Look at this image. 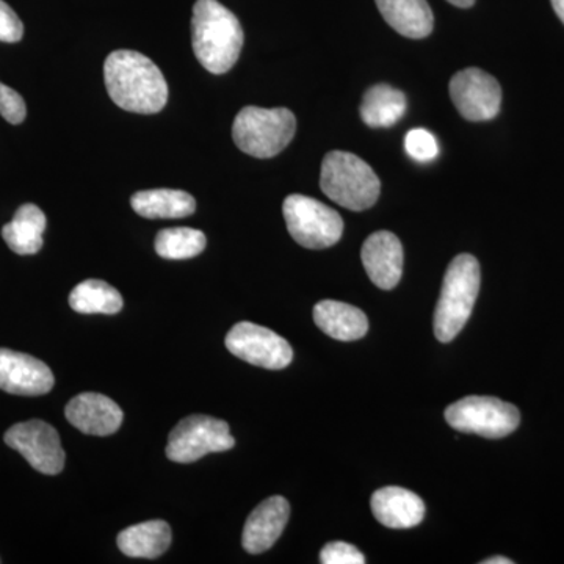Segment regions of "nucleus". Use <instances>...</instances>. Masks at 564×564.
I'll return each instance as SVG.
<instances>
[{
    "label": "nucleus",
    "instance_id": "1",
    "mask_svg": "<svg viewBox=\"0 0 564 564\" xmlns=\"http://www.w3.org/2000/svg\"><path fill=\"white\" fill-rule=\"evenodd\" d=\"M104 80L111 101L122 110L154 115L169 102V84L162 70L140 52H111L104 63Z\"/></svg>",
    "mask_w": 564,
    "mask_h": 564
},
{
    "label": "nucleus",
    "instance_id": "2",
    "mask_svg": "<svg viewBox=\"0 0 564 564\" xmlns=\"http://www.w3.org/2000/svg\"><path fill=\"white\" fill-rule=\"evenodd\" d=\"M243 29L231 10L218 0H196L192 17L195 57L212 74H225L239 61Z\"/></svg>",
    "mask_w": 564,
    "mask_h": 564
},
{
    "label": "nucleus",
    "instance_id": "3",
    "mask_svg": "<svg viewBox=\"0 0 564 564\" xmlns=\"http://www.w3.org/2000/svg\"><path fill=\"white\" fill-rule=\"evenodd\" d=\"M480 281V263L474 256H456L448 265L434 313V334L440 343H452L462 333L477 302Z\"/></svg>",
    "mask_w": 564,
    "mask_h": 564
},
{
    "label": "nucleus",
    "instance_id": "4",
    "mask_svg": "<svg viewBox=\"0 0 564 564\" xmlns=\"http://www.w3.org/2000/svg\"><path fill=\"white\" fill-rule=\"evenodd\" d=\"M321 187L345 209H370L380 198L381 182L369 163L345 151H332L322 163Z\"/></svg>",
    "mask_w": 564,
    "mask_h": 564
},
{
    "label": "nucleus",
    "instance_id": "5",
    "mask_svg": "<svg viewBox=\"0 0 564 564\" xmlns=\"http://www.w3.org/2000/svg\"><path fill=\"white\" fill-rule=\"evenodd\" d=\"M296 118L291 110L245 107L232 124V139L240 151L256 159H272L291 144Z\"/></svg>",
    "mask_w": 564,
    "mask_h": 564
},
{
    "label": "nucleus",
    "instance_id": "6",
    "mask_svg": "<svg viewBox=\"0 0 564 564\" xmlns=\"http://www.w3.org/2000/svg\"><path fill=\"white\" fill-rule=\"evenodd\" d=\"M282 212L293 240L304 248L325 250L343 237V217L332 207L310 196H288L282 204Z\"/></svg>",
    "mask_w": 564,
    "mask_h": 564
},
{
    "label": "nucleus",
    "instance_id": "7",
    "mask_svg": "<svg viewBox=\"0 0 564 564\" xmlns=\"http://www.w3.org/2000/svg\"><path fill=\"white\" fill-rule=\"evenodd\" d=\"M445 421L459 433L480 434L489 440L508 436L521 423L514 404L494 397H466L445 410Z\"/></svg>",
    "mask_w": 564,
    "mask_h": 564
},
{
    "label": "nucleus",
    "instance_id": "8",
    "mask_svg": "<svg viewBox=\"0 0 564 564\" xmlns=\"http://www.w3.org/2000/svg\"><path fill=\"white\" fill-rule=\"evenodd\" d=\"M236 440L229 433V425L209 415H191L174 426L170 433L166 456L174 463L198 462L203 456L231 451Z\"/></svg>",
    "mask_w": 564,
    "mask_h": 564
},
{
    "label": "nucleus",
    "instance_id": "9",
    "mask_svg": "<svg viewBox=\"0 0 564 564\" xmlns=\"http://www.w3.org/2000/svg\"><path fill=\"white\" fill-rule=\"evenodd\" d=\"M225 343L234 356L262 369H285L293 359L291 344L284 337L251 322L232 326Z\"/></svg>",
    "mask_w": 564,
    "mask_h": 564
},
{
    "label": "nucleus",
    "instance_id": "10",
    "mask_svg": "<svg viewBox=\"0 0 564 564\" xmlns=\"http://www.w3.org/2000/svg\"><path fill=\"white\" fill-rule=\"evenodd\" d=\"M448 90L456 110L466 120L489 121L499 115L502 106V88L496 77L484 69L459 70L452 77Z\"/></svg>",
    "mask_w": 564,
    "mask_h": 564
},
{
    "label": "nucleus",
    "instance_id": "11",
    "mask_svg": "<svg viewBox=\"0 0 564 564\" xmlns=\"http://www.w3.org/2000/svg\"><path fill=\"white\" fill-rule=\"evenodd\" d=\"M9 447L20 452L33 469L57 475L65 467V451L57 430L43 421L17 423L6 433Z\"/></svg>",
    "mask_w": 564,
    "mask_h": 564
},
{
    "label": "nucleus",
    "instance_id": "12",
    "mask_svg": "<svg viewBox=\"0 0 564 564\" xmlns=\"http://www.w3.org/2000/svg\"><path fill=\"white\" fill-rule=\"evenodd\" d=\"M50 367L31 355L0 348V389L13 395H44L54 388Z\"/></svg>",
    "mask_w": 564,
    "mask_h": 564
},
{
    "label": "nucleus",
    "instance_id": "13",
    "mask_svg": "<svg viewBox=\"0 0 564 564\" xmlns=\"http://www.w3.org/2000/svg\"><path fill=\"white\" fill-rule=\"evenodd\" d=\"M361 259L370 281L383 291H392L403 273V247L389 231L372 234L362 245Z\"/></svg>",
    "mask_w": 564,
    "mask_h": 564
},
{
    "label": "nucleus",
    "instance_id": "14",
    "mask_svg": "<svg viewBox=\"0 0 564 564\" xmlns=\"http://www.w3.org/2000/svg\"><path fill=\"white\" fill-rule=\"evenodd\" d=\"M65 415L74 429L93 436H109L120 430L122 410L102 393L85 392L74 397L65 408Z\"/></svg>",
    "mask_w": 564,
    "mask_h": 564
},
{
    "label": "nucleus",
    "instance_id": "15",
    "mask_svg": "<svg viewBox=\"0 0 564 564\" xmlns=\"http://www.w3.org/2000/svg\"><path fill=\"white\" fill-rule=\"evenodd\" d=\"M291 516V505L281 496L263 500L247 519L242 544L248 554L258 555L269 551L278 540Z\"/></svg>",
    "mask_w": 564,
    "mask_h": 564
},
{
    "label": "nucleus",
    "instance_id": "16",
    "mask_svg": "<svg viewBox=\"0 0 564 564\" xmlns=\"http://www.w3.org/2000/svg\"><path fill=\"white\" fill-rule=\"evenodd\" d=\"M372 511L377 521L388 529L406 530L421 524L425 503L417 494L399 486H388L373 494Z\"/></svg>",
    "mask_w": 564,
    "mask_h": 564
},
{
    "label": "nucleus",
    "instance_id": "17",
    "mask_svg": "<svg viewBox=\"0 0 564 564\" xmlns=\"http://www.w3.org/2000/svg\"><path fill=\"white\" fill-rule=\"evenodd\" d=\"M314 322L323 333L343 343L361 339L369 332V321L361 310L333 300L315 304Z\"/></svg>",
    "mask_w": 564,
    "mask_h": 564
},
{
    "label": "nucleus",
    "instance_id": "18",
    "mask_svg": "<svg viewBox=\"0 0 564 564\" xmlns=\"http://www.w3.org/2000/svg\"><path fill=\"white\" fill-rule=\"evenodd\" d=\"M384 21L406 39H426L433 32L434 17L426 0H375Z\"/></svg>",
    "mask_w": 564,
    "mask_h": 564
},
{
    "label": "nucleus",
    "instance_id": "19",
    "mask_svg": "<svg viewBox=\"0 0 564 564\" xmlns=\"http://www.w3.org/2000/svg\"><path fill=\"white\" fill-rule=\"evenodd\" d=\"M47 220L35 204H24L14 214L13 220L2 228V237L11 251L21 256L36 254L43 248V234Z\"/></svg>",
    "mask_w": 564,
    "mask_h": 564
},
{
    "label": "nucleus",
    "instance_id": "20",
    "mask_svg": "<svg viewBox=\"0 0 564 564\" xmlns=\"http://www.w3.org/2000/svg\"><path fill=\"white\" fill-rule=\"evenodd\" d=\"M172 527L165 521H148L118 534V547L131 558H158L172 545Z\"/></svg>",
    "mask_w": 564,
    "mask_h": 564
},
{
    "label": "nucleus",
    "instance_id": "21",
    "mask_svg": "<svg viewBox=\"0 0 564 564\" xmlns=\"http://www.w3.org/2000/svg\"><path fill=\"white\" fill-rule=\"evenodd\" d=\"M132 209L150 220H172L185 218L195 214L196 202L191 193L172 191V188H155L135 193L131 198Z\"/></svg>",
    "mask_w": 564,
    "mask_h": 564
},
{
    "label": "nucleus",
    "instance_id": "22",
    "mask_svg": "<svg viewBox=\"0 0 564 564\" xmlns=\"http://www.w3.org/2000/svg\"><path fill=\"white\" fill-rule=\"evenodd\" d=\"M406 96L388 84L370 87L364 95L361 118L364 124L373 129L392 128L406 113Z\"/></svg>",
    "mask_w": 564,
    "mask_h": 564
},
{
    "label": "nucleus",
    "instance_id": "23",
    "mask_svg": "<svg viewBox=\"0 0 564 564\" xmlns=\"http://www.w3.org/2000/svg\"><path fill=\"white\" fill-rule=\"evenodd\" d=\"M69 304L79 314L113 315L122 310V296L106 281L87 280L73 289Z\"/></svg>",
    "mask_w": 564,
    "mask_h": 564
},
{
    "label": "nucleus",
    "instance_id": "24",
    "mask_svg": "<svg viewBox=\"0 0 564 564\" xmlns=\"http://www.w3.org/2000/svg\"><path fill=\"white\" fill-rule=\"evenodd\" d=\"M207 239L204 232L192 228H169L155 237V252L163 259L182 261L202 254Z\"/></svg>",
    "mask_w": 564,
    "mask_h": 564
},
{
    "label": "nucleus",
    "instance_id": "25",
    "mask_svg": "<svg viewBox=\"0 0 564 564\" xmlns=\"http://www.w3.org/2000/svg\"><path fill=\"white\" fill-rule=\"evenodd\" d=\"M404 150L415 162L429 163L440 154V147L432 132L425 129H413L404 137Z\"/></svg>",
    "mask_w": 564,
    "mask_h": 564
},
{
    "label": "nucleus",
    "instance_id": "26",
    "mask_svg": "<svg viewBox=\"0 0 564 564\" xmlns=\"http://www.w3.org/2000/svg\"><path fill=\"white\" fill-rule=\"evenodd\" d=\"M0 115L6 118L10 124H21L28 117V107L24 98L13 88L0 84Z\"/></svg>",
    "mask_w": 564,
    "mask_h": 564
},
{
    "label": "nucleus",
    "instance_id": "27",
    "mask_svg": "<svg viewBox=\"0 0 564 564\" xmlns=\"http://www.w3.org/2000/svg\"><path fill=\"white\" fill-rule=\"evenodd\" d=\"M321 563L323 564H364L366 556L355 547V545L336 541V543L326 544L321 552Z\"/></svg>",
    "mask_w": 564,
    "mask_h": 564
},
{
    "label": "nucleus",
    "instance_id": "28",
    "mask_svg": "<svg viewBox=\"0 0 564 564\" xmlns=\"http://www.w3.org/2000/svg\"><path fill=\"white\" fill-rule=\"evenodd\" d=\"M24 36V24L9 3L0 0V41L18 43Z\"/></svg>",
    "mask_w": 564,
    "mask_h": 564
},
{
    "label": "nucleus",
    "instance_id": "29",
    "mask_svg": "<svg viewBox=\"0 0 564 564\" xmlns=\"http://www.w3.org/2000/svg\"><path fill=\"white\" fill-rule=\"evenodd\" d=\"M552 7H554L556 17L562 20L564 24V0H551Z\"/></svg>",
    "mask_w": 564,
    "mask_h": 564
},
{
    "label": "nucleus",
    "instance_id": "30",
    "mask_svg": "<svg viewBox=\"0 0 564 564\" xmlns=\"http://www.w3.org/2000/svg\"><path fill=\"white\" fill-rule=\"evenodd\" d=\"M481 564H513V560L505 558V556H492V558L484 560Z\"/></svg>",
    "mask_w": 564,
    "mask_h": 564
},
{
    "label": "nucleus",
    "instance_id": "31",
    "mask_svg": "<svg viewBox=\"0 0 564 564\" xmlns=\"http://www.w3.org/2000/svg\"><path fill=\"white\" fill-rule=\"evenodd\" d=\"M452 6L458 7V9H470L474 6L475 0H447Z\"/></svg>",
    "mask_w": 564,
    "mask_h": 564
}]
</instances>
